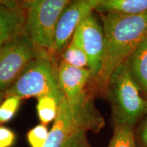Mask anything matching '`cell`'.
<instances>
[{
    "mask_svg": "<svg viewBox=\"0 0 147 147\" xmlns=\"http://www.w3.org/2000/svg\"><path fill=\"white\" fill-rule=\"evenodd\" d=\"M104 35L102 65L94 80L95 90L106 94L112 74L147 38V12L136 16L101 14Z\"/></svg>",
    "mask_w": 147,
    "mask_h": 147,
    "instance_id": "obj_1",
    "label": "cell"
},
{
    "mask_svg": "<svg viewBox=\"0 0 147 147\" xmlns=\"http://www.w3.org/2000/svg\"><path fill=\"white\" fill-rule=\"evenodd\" d=\"M106 94L111 106L114 125L135 129L147 115V100L140 91L125 63L112 74Z\"/></svg>",
    "mask_w": 147,
    "mask_h": 147,
    "instance_id": "obj_2",
    "label": "cell"
},
{
    "mask_svg": "<svg viewBox=\"0 0 147 147\" xmlns=\"http://www.w3.org/2000/svg\"><path fill=\"white\" fill-rule=\"evenodd\" d=\"M68 0H32L22 1L25 21L22 34L28 37L42 56H51L55 27Z\"/></svg>",
    "mask_w": 147,
    "mask_h": 147,
    "instance_id": "obj_3",
    "label": "cell"
},
{
    "mask_svg": "<svg viewBox=\"0 0 147 147\" xmlns=\"http://www.w3.org/2000/svg\"><path fill=\"white\" fill-rule=\"evenodd\" d=\"M51 57H38L31 61L8 90L5 98H29L51 95L59 100L64 96L58 85L57 70Z\"/></svg>",
    "mask_w": 147,
    "mask_h": 147,
    "instance_id": "obj_4",
    "label": "cell"
},
{
    "mask_svg": "<svg viewBox=\"0 0 147 147\" xmlns=\"http://www.w3.org/2000/svg\"><path fill=\"white\" fill-rule=\"evenodd\" d=\"M104 125V119L95 107L94 102L78 110H72L63 96L60 101L57 115L43 147H61L77 131L84 130L96 134Z\"/></svg>",
    "mask_w": 147,
    "mask_h": 147,
    "instance_id": "obj_5",
    "label": "cell"
},
{
    "mask_svg": "<svg viewBox=\"0 0 147 147\" xmlns=\"http://www.w3.org/2000/svg\"><path fill=\"white\" fill-rule=\"evenodd\" d=\"M42 56L28 37L21 34L0 47V103L31 61Z\"/></svg>",
    "mask_w": 147,
    "mask_h": 147,
    "instance_id": "obj_6",
    "label": "cell"
},
{
    "mask_svg": "<svg viewBox=\"0 0 147 147\" xmlns=\"http://www.w3.org/2000/svg\"><path fill=\"white\" fill-rule=\"evenodd\" d=\"M58 85L72 110L93 101L94 79L87 68H80L61 62L57 69Z\"/></svg>",
    "mask_w": 147,
    "mask_h": 147,
    "instance_id": "obj_7",
    "label": "cell"
},
{
    "mask_svg": "<svg viewBox=\"0 0 147 147\" xmlns=\"http://www.w3.org/2000/svg\"><path fill=\"white\" fill-rule=\"evenodd\" d=\"M87 55L89 69L94 80L102 68L104 51V35L103 27L93 14H89L79 23L72 38Z\"/></svg>",
    "mask_w": 147,
    "mask_h": 147,
    "instance_id": "obj_8",
    "label": "cell"
},
{
    "mask_svg": "<svg viewBox=\"0 0 147 147\" xmlns=\"http://www.w3.org/2000/svg\"><path fill=\"white\" fill-rule=\"evenodd\" d=\"M100 0L70 1L63 9L55 27L51 56L61 50L73 36L79 23L95 10Z\"/></svg>",
    "mask_w": 147,
    "mask_h": 147,
    "instance_id": "obj_9",
    "label": "cell"
},
{
    "mask_svg": "<svg viewBox=\"0 0 147 147\" xmlns=\"http://www.w3.org/2000/svg\"><path fill=\"white\" fill-rule=\"evenodd\" d=\"M25 10L22 2L0 5V47L22 34Z\"/></svg>",
    "mask_w": 147,
    "mask_h": 147,
    "instance_id": "obj_10",
    "label": "cell"
},
{
    "mask_svg": "<svg viewBox=\"0 0 147 147\" xmlns=\"http://www.w3.org/2000/svg\"><path fill=\"white\" fill-rule=\"evenodd\" d=\"M124 63L140 91L147 100V38Z\"/></svg>",
    "mask_w": 147,
    "mask_h": 147,
    "instance_id": "obj_11",
    "label": "cell"
},
{
    "mask_svg": "<svg viewBox=\"0 0 147 147\" xmlns=\"http://www.w3.org/2000/svg\"><path fill=\"white\" fill-rule=\"evenodd\" d=\"M95 10L100 14L140 15L147 12V0H100Z\"/></svg>",
    "mask_w": 147,
    "mask_h": 147,
    "instance_id": "obj_12",
    "label": "cell"
},
{
    "mask_svg": "<svg viewBox=\"0 0 147 147\" xmlns=\"http://www.w3.org/2000/svg\"><path fill=\"white\" fill-rule=\"evenodd\" d=\"M61 100L51 95H45L38 99L37 112L42 124L46 125L55 121Z\"/></svg>",
    "mask_w": 147,
    "mask_h": 147,
    "instance_id": "obj_13",
    "label": "cell"
},
{
    "mask_svg": "<svg viewBox=\"0 0 147 147\" xmlns=\"http://www.w3.org/2000/svg\"><path fill=\"white\" fill-rule=\"evenodd\" d=\"M108 147H138L135 137V129L126 125H114L113 135Z\"/></svg>",
    "mask_w": 147,
    "mask_h": 147,
    "instance_id": "obj_14",
    "label": "cell"
},
{
    "mask_svg": "<svg viewBox=\"0 0 147 147\" xmlns=\"http://www.w3.org/2000/svg\"><path fill=\"white\" fill-rule=\"evenodd\" d=\"M62 59V62L66 64L80 68L89 69V60L87 55L80 46L73 39L63 51Z\"/></svg>",
    "mask_w": 147,
    "mask_h": 147,
    "instance_id": "obj_15",
    "label": "cell"
},
{
    "mask_svg": "<svg viewBox=\"0 0 147 147\" xmlns=\"http://www.w3.org/2000/svg\"><path fill=\"white\" fill-rule=\"evenodd\" d=\"M21 99L16 96L5 97L0 103V123L8 122L16 115Z\"/></svg>",
    "mask_w": 147,
    "mask_h": 147,
    "instance_id": "obj_16",
    "label": "cell"
},
{
    "mask_svg": "<svg viewBox=\"0 0 147 147\" xmlns=\"http://www.w3.org/2000/svg\"><path fill=\"white\" fill-rule=\"evenodd\" d=\"M49 129L45 124H39L31 129L27 134V141L31 147H43L48 136Z\"/></svg>",
    "mask_w": 147,
    "mask_h": 147,
    "instance_id": "obj_17",
    "label": "cell"
},
{
    "mask_svg": "<svg viewBox=\"0 0 147 147\" xmlns=\"http://www.w3.org/2000/svg\"><path fill=\"white\" fill-rule=\"evenodd\" d=\"M61 147H92L87 138V131L80 130L67 139Z\"/></svg>",
    "mask_w": 147,
    "mask_h": 147,
    "instance_id": "obj_18",
    "label": "cell"
},
{
    "mask_svg": "<svg viewBox=\"0 0 147 147\" xmlns=\"http://www.w3.org/2000/svg\"><path fill=\"white\" fill-rule=\"evenodd\" d=\"M135 137L138 147H147V115L140 121V124L135 131Z\"/></svg>",
    "mask_w": 147,
    "mask_h": 147,
    "instance_id": "obj_19",
    "label": "cell"
},
{
    "mask_svg": "<svg viewBox=\"0 0 147 147\" xmlns=\"http://www.w3.org/2000/svg\"><path fill=\"white\" fill-rule=\"evenodd\" d=\"M15 138V134L10 129L0 125V147H11Z\"/></svg>",
    "mask_w": 147,
    "mask_h": 147,
    "instance_id": "obj_20",
    "label": "cell"
},
{
    "mask_svg": "<svg viewBox=\"0 0 147 147\" xmlns=\"http://www.w3.org/2000/svg\"><path fill=\"white\" fill-rule=\"evenodd\" d=\"M14 1H6V0H0V5H7L13 3Z\"/></svg>",
    "mask_w": 147,
    "mask_h": 147,
    "instance_id": "obj_21",
    "label": "cell"
}]
</instances>
